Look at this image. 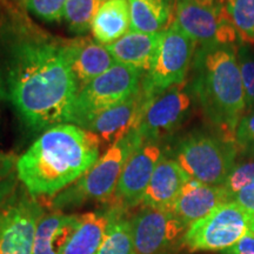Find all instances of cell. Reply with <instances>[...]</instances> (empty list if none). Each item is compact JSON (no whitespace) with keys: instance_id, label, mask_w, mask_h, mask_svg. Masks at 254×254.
Instances as JSON below:
<instances>
[{"instance_id":"obj_18","label":"cell","mask_w":254,"mask_h":254,"mask_svg":"<svg viewBox=\"0 0 254 254\" xmlns=\"http://www.w3.org/2000/svg\"><path fill=\"white\" fill-rule=\"evenodd\" d=\"M69 51L71 68L79 90L116 64V60L111 56L106 46L88 38L81 37L71 39Z\"/></svg>"},{"instance_id":"obj_9","label":"cell","mask_w":254,"mask_h":254,"mask_svg":"<svg viewBox=\"0 0 254 254\" xmlns=\"http://www.w3.org/2000/svg\"><path fill=\"white\" fill-rule=\"evenodd\" d=\"M252 215L234 201L225 202L187 228L184 244L190 251H221L237 243L250 230Z\"/></svg>"},{"instance_id":"obj_17","label":"cell","mask_w":254,"mask_h":254,"mask_svg":"<svg viewBox=\"0 0 254 254\" xmlns=\"http://www.w3.org/2000/svg\"><path fill=\"white\" fill-rule=\"evenodd\" d=\"M120 209L122 207L113 204L80 215L78 228L63 254H97Z\"/></svg>"},{"instance_id":"obj_10","label":"cell","mask_w":254,"mask_h":254,"mask_svg":"<svg viewBox=\"0 0 254 254\" xmlns=\"http://www.w3.org/2000/svg\"><path fill=\"white\" fill-rule=\"evenodd\" d=\"M45 214L36 196L19 186L0 207V254H32L38 222Z\"/></svg>"},{"instance_id":"obj_14","label":"cell","mask_w":254,"mask_h":254,"mask_svg":"<svg viewBox=\"0 0 254 254\" xmlns=\"http://www.w3.org/2000/svg\"><path fill=\"white\" fill-rule=\"evenodd\" d=\"M148 103L140 90L131 98L103 111L91 119L84 128L98 136L101 147H110L124 136L138 129L145 107Z\"/></svg>"},{"instance_id":"obj_24","label":"cell","mask_w":254,"mask_h":254,"mask_svg":"<svg viewBox=\"0 0 254 254\" xmlns=\"http://www.w3.org/2000/svg\"><path fill=\"white\" fill-rule=\"evenodd\" d=\"M105 0H68L64 13V20L69 32L84 36L91 30L93 19Z\"/></svg>"},{"instance_id":"obj_5","label":"cell","mask_w":254,"mask_h":254,"mask_svg":"<svg viewBox=\"0 0 254 254\" xmlns=\"http://www.w3.org/2000/svg\"><path fill=\"white\" fill-rule=\"evenodd\" d=\"M237 150L234 142L224 138L194 132L179 142L174 160L190 179L222 186L236 165Z\"/></svg>"},{"instance_id":"obj_6","label":"cell","mask_w":254,"mask_h":254,"mask_svg":"<svg viewBox=\"0 0 254 254\" xmlns=\"http://www.w3.org/2000/svg\"><path fill=\"white\" fill-rule=\"evenodd\" d=\"M144 72L116 63L103 74L79 90L71 124L80 126L97 114L131 98L140 90Z\"/></svg>"},{"instance_id":"obj_20","label":"cell","mask_w":254,"mask_h":254,"mask_svg":"<svg viewBox=\"0 0 254 254\" xmlns=\"http://www.w3.org/2000/svg\"><path fill=\"white\" fill-rule=\"evenodd\" d=\"M160 33L148 34L129 31L125 36L107 45L111 56L116 63L136 68L146 73L151 68L157 52Z\"/></svg>"},{"instance_id":"obj_32","label":"cell","mask_w":254,"mask_h":254,"mask_svg":"<svg viewBox=\"0 0 254 254\" xmlns=\"http://www.w3.org/2000/svg\"><path fill=\"white\" fill-rule=\"evenodd\" d=\"M231 201H234L240 206L244 211L254 217V184L240 190L232 196Z\"/></svg>"},{"instance_id":"obj_25","label":"cell","mask_w":254,"mask_h":254,"mask_svg":"<svg viewBox=\"0 0 254 254\" xmlns=\"http://www.w3.org/2000/svg\"><path fill=\"white\" fill-rule=\"evenodd\" d=\"M225 8L243 45H254V0H225Z\"/></svg>"},{"instance_id":"obj_21","label":"cell","mask_w":254,"mask_h":254,"mask_svg":"<svg viewBox=\"0 0 254 254\" xmlns=\"http://www.w3.org/2000/svg\"><path fill=\"white\" fill-rule=\"evenodd\" d=\"M131 31L128 0H105L91 26L93 39L101 45H111Z\"/></svg>"},{"instance_id":"obj_34","label":"cell","mask_w":254,"mask_h":254,"mask_svg":"<svg viewBox=\"0 0 254 254\" xmlns=\"http://www.w3.org/2000/svg\"><path fill=\"white\" fill-rule=\"evenodd\" d=\"M250 230H252L254 232V217L251 218V221H250Z\"/></svg>"},{"instance_id":"obj_15","label":"cell","mask_w":254,"mask_h":254,"mask_svg":"<svg viewBox=\"0 0 254 254\" xmlns=\"http://www.w3.org/2000/svg\"><path fill=\"white\" fill-rule=\"evenodd\" d=\"M231 201L224 186H213L190 179L184 186L171 212L187 227L205 218L213 209Z\"/></svg>"},{"instance_id":"obj_12","label":"cell","mask_w":254,"mask_h":254,"mask_svg":"<svg viewBox=\"0 0 254 254\" xmlns=\"http://www.w3.org/2000/svg\"><path fill=\"white\" fill-rule=\"evenodd\" d=\"M190 105L192 97L185 81L167 88L148 100L138 132L145 140L159 141L182 125Z\"/></svg>"},{"instance_id":"obj_4","label":"cell","mask_w":254,"mask_h":254,"mask_svg":"<svg viewBox=\"0 0 254 254\" xmlns=\"http://www.w3.org/2000/svg\"><path fill=\"white\" fill-rule=\"evenodd\" d=\"M144 141L138 129L128 133L110 146L77 182L53 196L51 204L58 211H63L88 201H105L112 198L127 160Z\"/></svg>"},{"instance_id":"obj_22","label":"cell","mask_w":254,"mask_h":254,"mask_svg":"<svg viewBox=\"0 0 254 254\" xmlns=\"http://www.w3.org/2000/svg\"><path fill=\"white\" fill-rule=\"evenodd\" d=\"M131 31L155 34L167 30L174 21L170 0H128Z\"/></svg>"},{"instance_id":"obj_16","label":"cell","mask_w":254,"mask_h":254,"mask_svg":"<svg viewBox=\"0 0 254 254\" xmlns=\"http://www.w3.org/2000/svg\"><path fill=\"white\" fill-rule=\"evenodd\" d=\"M190 178L174 159H160L146 190L142 205L161 211L172 209L184 186Z\"/></svg>"},{"instance_id":"obj_19","label":"cell","mask_w":254,"mask_h":254,"mask_svg":"<svg viewBox=\"0 0 254 254\" xmlns=\"http://www.w3.org/2000/svg\"><path fill=\"white\" fill-rule=\"evenodd\" d=\"M80 215L52 212L38 222L32 254H63L78 228Z\"/></svg>"},{"instance_id":"obj_35","label":"cell","mask_w":254,"mask_h":254,"mask_svg":"<svg viewBox=\"0 0 254 254\" xmlns=\"http://www.w3.org/2000/svg\"><path fill=\"white\" fill-rule=\"evenodd\" d=\"M170 1H174L177 4V2H179V1H182V0H170Z\"/></svg>"},{"instance_id":"obj_31","label":"cell","mask_w":254,"mask_h":254,"mask_svg":"<svg viewBox=\"0 0 254 254\" xmlns=\"http://www.w3.org/2000/svg\"><path fill=\"white\" fill-rule=\"evenodd\" d=\"M221 254H254V232L249 230L234 245L221 251Z\"/></svg>"},{"instance_id":"obj_27","label":"cell","mask_w":254,"mask_h":254,"mask_svg":"<svg viewBox=\"0 0 254 254\" xmlns=\"http://www.w3.org/2000/svg\"><path fill=\"white\" fill-rule=\"evenodd\" d=\"M237 57L245 91L246 109L254 111V51L250 46L243 45L237 50Z\"/></svg>"},{"instance_id":"obj_13","label":"cell","mask_w":254,"mask_h":254,"mask_svg":"<svg viewBox=\"0 0 254 254\" xmlns=\"http://www.w3.org/2000/svg\"><path fill=\"white\" fill-rule=\"evenodd\" d=\"M161 158L163 152L158 141L142 142L124 167L113 194L114 204L124 209L142 204L146 190Z\"/></svg>"},{"instance_id":"obj_11","label":"cell","mask_w":254,"mask_h":254,"mask_svg":"<svg viewBox=\"0 0 254 254\" xmlns=\"http://www.w3.org/2000/svg\"><path fill=\"white\" fill-rule=\"evenodd\" d=\"M136 254H173L187 227L172 212L144 207L131 218Z\"/></svg>"},{"instance_id":"obj_2","label":"cell","mask_w":254,"mask_h":254,"mask_svg":"<svg viewBox=\"0 0 254 254\" xmlns=\"http://www.w3.org/2000/svg\"><path fill=\"white\" fill-rule=\"evenodd\" d=\"M100 150L98 136L75 124L51 126L18 158L19 180L31 195L53 198L97 163Z\"/></svg>"},{"instance_id":"obj_8","label":"cell","mask_w":254,"mask_h":254,"mask_svg":"<svg viewBox=\"0 0 254 254\" xmlns=\"http://www.w3.org/2000/svg\"><path fill=\"white\" fill-rule=\"evenodd\" d=\"M173 23L200 47L228 46L238 38L219 0H182L177 2Z\"/></svg>"},{"instance_id":"obj_30","label":"cell","mask_w":254,"mask_h":254,"mask_svg":"<svg viewBox=\"0 0 254 254\" xmlns=\"http://www.w3.org/2000/svg\"><path fill=\"white\" fill-rule=\"evenodd\" d=\"M234 144L244 153L254 157V111L245 114L238 124Z\"/></svg>"},{"instance_id":"obj_3","label":"cell","mask_w":254,"mask_h":254,"mask_svg":"<svg viewBox=\"0 0 254 254\" xmlns=\"http://www.w3.org/2000/svg\"><path fill=\"white\" fill-rule=\"evenodd\" d=\"M194 93L207 119L234 142V133L245 116L246 100L237 50L232 45L201 47L195 59Z\"/></svg>"},{"instance_id":"obj_1","label":"cell","mask_w":254,"mask_h":254,"mask_svg":"<svg viewBox=\"0 0 254 254\" xmlns=\"http://www.w3.org/2000/svg\"><path fill=\"white\" fill-rule=\"evenodd\" d=\"M69 46L71 40L50 36L18 11L0 25V79L6 99L33 132L71 123L79 87Z\"/></svg>"},{"instance_id":"obj_33","label":"cell","mask_w":254,"mask_h":254,"mask_svg":"<svg viewBox=\"0 0 254 254\" xmlns=\"http://www.w3.org/2000/svg\"><path fill=\"white\" fill-rule=\"evenodd\" d=\"M6 99V95H5V90H4V85H2L1 79H0V105H1V101Z\"/></svg>"},{"instance_id":"obj_7","label":"cell","mask_w":254,"mask_h":254,"mask_svg":"<svg viewBox=\"0 0 254 254\" xmlns=\"http://www.w3.org/2000/svg\"><path fill=\"white\" fill-rule=\"evenodd\" d=\"M195 45L174 23L161 32L153 63L141 81V91L148 100L185 81Z\"/></svg>"},{"instance_id":"obj_28","label":"cell","mask_w":254,"mask_h":254,"mask_svg":"<svg viewBox=\"0 0 254 254\" xmlns=\"http://www.w3.org/2000/svg\"><path fill=\"white\" fill-rule=\"evenodd\" d=\"M68 0H21V5L41 20L60 21L64 19Z\"/></svg>"},{"instance_id":"obj_29","label":"cell","mask_w":254,"mask_h":254,"mask_svg":"<svg viewBox=\"0 0 254 254\" xmlns=\"http://www.w3.org/2000/svg\"><path fill=\"white\" fill-rule=\"evenodd\" d=\"M254 184V159L234 165L231 173L228 174L226 182L224 183V189L227 190L232 200L236 193L245 187Z\"/></svg>"},{"instance_id":"obj_23","label":"cell","mask_w":254,"mask_h":254,"mask_svg":"<svg viewBox=\"0 0 254 254\" xmlns=\"http://www.w3.org/2000/svg\"><path fill=\"white\" fill-rule=\"evenodd\" d=\"M122 208L113 219L97 254H136L133 239L132 220Z\"/></svg>"},{"instance_id":"obj_26","label":"cell","mask_w":254,"mask_h":254,"mask_svg":"<svg viewBox=\"0 0 254 254\" xmlns=\"http://www.w3.org/2000/svg\"><path fill=\"white\" fill-rule=\"evenodd\" d=\"M17 161L15 155L0 151V207L19 187Z\"/></svg>"}]
</instances>
